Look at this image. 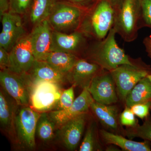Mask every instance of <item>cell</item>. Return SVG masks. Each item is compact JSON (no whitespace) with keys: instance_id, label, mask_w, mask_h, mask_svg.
Listing matches in <instances>:
<instances>
[{"instance_id":"cell-28","label":"cell","mask_w":151,"mask_h":151,"mask_svg":"<svg viewBox=\"0 0 151 151\" xmlns=\"http://www.w3.org/2000/svg\"><path fill=\"white\" fill-rule=\"evenodd\" d=\"M96 141L94 129L92 127H89L86 131L83 140L80 145V151H94L95 148Z\"/></svg>"},{"instance_id":"cell-32","label":"cell","mask_w":151,"mask_h":151,"mask_svg":"<svg viewBox=\"0 0 151 151\" xmlns=\"http://www.w3.org/2000/svg\"><path fill=\"white\" fill-rule=\"evenodd\" d=\"M10 65L9 52L0 47V67L1 70L8 69Z\"/></svg>"},{"instance_id":"cell-8","label":"cell","mask_w":151,"mask_h":151,"mask_svg":"<svg viewBox=\"0 0 151 151\" xmlns=\"http://www.w3.org/2000/svg\"><path fill=\"white\" fill-rule=\"evenodd\" d=\"M17 112L14 125L19 141L28 148L35 147L37 125L40 113L31 107L22 106Z\"/></svg>"},{"instance_id":"cell-31","label":"cell","mask_w":151,"mask_h":151,"mask_svg":"<svg viewBox=\"0 0 151 151\" xmlns=\"http://www.w3.org/2000/svg\"><path fill=\"white\" fill-rule=\"evenodd\" d=\"M151 108V102L136 104L131 107V109L135 116L142 119H146L149 116Z\"/></svg>"},{"instance_id":"cell-14","label":"cell","mask_w":151,"mask_h":151,"mask_svg":"<svg viewBox=\"0 0 151 151\" xmlns=\"http://www.w3.org/2000/svg\"><path fill=\"white\" fill-rule=\"evenodd\" d=\"M94 100L88 89L85 88L69 108L51 111L49 114L56 126L60 127L76 116L87 113Z\"/></svg>"},{"instance_id":"cell-30","label":"cell","mask_w":151,"mask_h":151,"mask_svg":"<svg viewBox=\"0 0 151 151\" xmlns=\"http://www.w3.org/2000/svg\"><path fill=\"white\" fill-rule=\"evenodd\" d=\"M135 116L131 108L126 107L120 116V123L123 126L128 127H134L137 124Z\"/></svg>"},{"instance_id":"cell-7","label":"cell","mask_w":151,"mask_h":151,"mask_svg":"<svg viewBox=\"0 0 151 151\" xmlns=\"http://www.w3.org/2000/svg\"><path fill=\"white\" fill-rule=\"evenodd\" d=\"M62 91L60 84L50 81H40L33 84L30 104L38 112H46L55 108Z\"/></svg>"},{"instance_id":"cell-10","label":"cell","mask_w":151,"mask_h":151,"mask_svg":"<svg viewBox=\"0 0 151 151\" xmlns=\"http://www.w3.org/2000/svg\"><path fill=\"white\" fill-rule=\"evenodd\" d=\"M10 71L18 74L28 73L35 60L30 35H25L10 51Z\"/></svg>"},{"instance_id":"cell-15","label":"cell","mask_w":151,"mask_h":151,"mask_svg":"<svg viewBox=\"0 0 151 151\" xmlns=\"http://www.w3.org/2000/svg\"><path fill=\"white\" fill-rule=\"evenodd\" d=\"M99 65L84 58H79L72 70L68 73L67 78L72 85L82 89L89 88L93 78L103 70Z\"/></svg>"},{"instance_id":"cell-35","label":"cell","mask_w":151,"mask_h":151,"mask_svg":"<svg viewBox=\"0 0 151 151\" xmlns=\"http://www.w3.org/2000/svg\"><path fill=\"white\" fill-rule=\"evenodd\" d=\"M112 5L116 13L119 12L123 4L124 0H106Z\"/></svg>"},{"instance_id":"cell-33","label":"cell","mask_w":151,"mask_h":151,"mask_svg":"<svg viewBox=\"0 0 151 151\" xmlns=\"http://www.w3.org/2000/svg\"><path fill=\"white\" fill-rule=\"evenodd\" d=\"M10 7V0H0V14L7 12Z\"/></svg>"},{"instance_id":"cell-34","label":"cell","mask_w":151,"mask_h":151,"mask_svg":"<svg viewBox=\"0 0 151 151\" xmlns=\"http://www.w3.org/2000/svg\"><path fill=\"white\" fill-rule=\"evenodd\" d=\"M143 44L146 49L148 56L151 59V35L147 37L143 40Z\"/></svg>"},{"instance_id":"cell-19","label":"cell","mask_w":151,"mask_h":151,"mask_svg":"<svg viewBox=\"0 0 151 151\" xmlns=\"http://www.w3.org/2000/svg\"><path fill=\"white\" fill-rule=\"evenodd\" d=\"M100 134L102 139L106 144L118 146L123 150L127 151H150V142L145 140L144 142H135L130 139L115 134L101 130Z\"/></svg>"},{"instance_id":"cell-25","label":"cell","mask_w":151,"mask_h":151,"mask_svg":"<svg viewBox=\"0 0 151 151\" xmlns=\"http://www.w3.org/2000/svg\"><path fill=\"white\" fill-rule=\"evenodd\" d=\"M125 133L130 139L139 137L151 142V116H148L141 126L137 124L134 127H128Z\"/></svg>"},{"instance_id":"cell-18","label":"cell","mask_w":151,"mask_h":151,"mask_svg":"<svg viewBox=\"0 0 151 151\" xmlns=\"http://www.w3.org/2000/svg\"><path fill=\"white\" fill-rule=\"evenodd\" d=\"M19 106L2 88L0 91V122L3 129L9 132L15 127V119Z\"/></svg>"},{"instance_id":"cell-1","label":"cell","mask_w":151,"mask_h":151,"mask_svg":"<svg viewBox=\"0 0 151 151\" xmlns=\"http://www.w3.org/2000/svg\"><path fill=\"white\" fill-rule=\"evenodd\" d=\"M116 34L112 28L105 38L92 40L83 53L84 58L109 71L120 65L134 64L135 61L118 45L115 38Z\"/></svg>"},{"instance_id":"cell-23","label":"cell","mask_w":151,"mask_h":151,"mask_svg":"<svg viewBox=\"0 0 151 151\" xmlns=\"http://www.w3.org/2000/svg\"><path fill=\"white\" fill-rule=\"evenodd\" d=\"M56 124L49 113H40L37 125L36 132L38 137L43 142L51 140L54 135Z\"/></svg>"},{"instance_id":"cell-26","label":"cell","mask_w":151,"mask_h":151,"mask_svg":"<svg viewBox=\"0 0 151 151\" xmlns=\"http://www.w3.org/2000/svg\"><path fill=\"white\" fill-rule=\"evenodd\" d=\"M140 9V27L151 29V0H138Z\"/></svg>"},{"instance_id":"cell-5","label":"cell","mask_w":151,"mask_h":151,"mask_svg":"<svg viewBox=\"0 0 151 151\" xmlns=\"http://www.w3.org/2000/svg\"><path fill=\"white\" fill-rule=\"evenodd\" d=\"M0 81L3 89L19 106H28L33 85L28 73L18 74L8 69L1 70Z\"/></svg>"},{"instance_id":"cell-21","label":"cell","mask_w":151,"mask_h":151,"mask_svg":"<svg viewBox=\"0 0 151 151\" xmlns=\"http://www.w3.org/2000/svg\"><path fill=\"white\" fill-rule=\"evenodd\" d=\"M79 58L72 53L54 50L48 53L44 61L58 71L67 74L72 70Z\"/></svg>"},{"instance_id":"cell-13","label":"cell","mask_w":151,"mask_h":151,"mask_svg":"<svg viewBox=\"0 0 151 151\" xmlns=\"http://www.w3.org/2000/svg\"><path fill=\"white\" fill-rule=\"evenodd\" d=\"M47 19L36 24L30 34L33 52L35 59L45 60L52 51V32Z\"/></svg>"},{"instance_id":"cell-9","label":"cell","mask_w":151,"mask_h":151,"mask_svg":"<svg viewBox=\"0 0 151 151\" xmlns=\"http://www.w3.org/2000/svg\"><path fill=\"white\" fill-rule=\"evenodd\" d=\"M88 89L97 103L110 105L118 101L116 84L111 72L108 70L103 69L94 76Z\"/></svg>"},{"instance_id":"cell-22","label":"cell","mask_w":151,"mask_h":151,"mask_svg":"<svg viewBox=\"0 0 151 151\" xmlns=\"http://www.w3.org/2000/svg\"><path fill=\"white\" fill-rule=\"evenodd\" d=\"M151 102V81L148 76L143 78L127 95L125 103L126 107L131 108L136 104Z\"/></svg>"},{"instance_id":"cell-6","label":"cell","mask_w":151,"mask_h":151,"mask_svg":"<svg viewBox=\"0 0 151 151\" xmlns=\"http://www.w3.org/2000/svg\"><path fill=\"white\" fill-rule=\"evenodd\" d=\"M84 11L76 5L60 4L51 9L47 20L55 31H75L80 26Z\"/></svg>"},{"instance_id":"cell-16","label":"cell","mask_w":151,"mask_h":151,"mask_svg":"<svg viewBox=\"0 0 151 151\" xmlns=\"http://www.w3.org/2000/svg\"><path fill=\"white\" fill-rule=\"evenodd\" d=\"M86 113L76 116L60 127V137L65 147L70 150L77 148L86 123Z\"/></svg>"},{"instance_id":"cell-24","label":"cell","mask_w":151,"mask_h":151,"mask_svg":"<svg viewBox=\"0 0 151 151\" xmlns=\"http://www.w3.org/2000/svg\"><path fill=\"white\" fill-rule=\"evenodd\" d=\"M51 9L50 0H33L30 14L31 21L37 24L46 19Z\"/></svg>"},{"instance_id":"cell-37","label":"cell","mask_w":151,"mask_h":151,"mask_svg":"<svg viewBox=\"0 0 151 151\" xmlns=\"http://www.w3.org/2000/svg\"><path fill=\"white\" fill-rule=\"evenodd\" d=\"M147 76L148 77L149 79H150V81H151V74Z\"/></svg>"},{"instance_id":"cell-17","label":"cell","mask_w":151,"mask_h":151,"mask_svg":"<svg viewBox=\"0 0 151 151\" xmlns=\"http://www.w3.org/2000/svg\"><path fill=\"white\" fill-rule=\"evenodd\" d=\"M28 73L33 84L40 81H50L60 84L67 79V74L58 71L43 60H35Z\"/></svg>"},{"instance_id":"cell-29","label":"cell","mask_w":151,"mask_h":151,"mask_svg":"<svg viewBox=\"0 0 151 151\" xmlns=\"http://www.w3.org/2000/svg\"><path fill=\"white\" fill-rule=\"evenodd\" d=\"M32 0H10L12 12L22 14L25 12L30 6Z\"/></svg>"},{"instance_id":"cell-4","label":"cell","mask_w":151,"mask_h":151,"mask_svg":"<svg viewBox=\"0 0 151 151\" xmlns=\"http://www.w3.org/2000/svg\"><path fill=\"white\" fill-rule=\"evenodd\" d=\"M118 96L125 102L127 95L140 80L151 74V67L141 60L133 64H123L110 71Z\"/></svg>"},{"instance_id":"cell-36","label":"cell","mask_w":151,"mask_h":151,"mask_svg":"<svg viewBox=\"0 0 151 151\" xmlns=\"http://www.w3.org/2000/svg\"><path fill=\"white\" fill-rule=\"evenodd\" d=\"M70 1L76 4H78V6L79 8L85 10L83 7L84 6L87 5L88 3L90 2L91 0H70Z\"/></svg>"},{"instance_id":"cell-2","label":"cell","mask_w":151,"mask_h":151,"mask_svg":"<svg viewBox=\"0 0 151 151\" xmlns=\"http://www.w3.org/2000/svg\"><path fill=\"white\" fill-rule=\"evenodd\" d=\"M116 12L106 0H97L92 6L84 11L77 30L92 40L105 38L113 28Z\"/></svg>"},{"instance_id":"cell-20","label":"cell","mask_w":151,"mask_h":151,"mask_svg":"<svg viewBox=\"0 0 151 151\" xmlns=\"http://www.w3.org/2000/svg\"><path fill=\"white\" fill-rule=\"evenodd\" d=\"M90 109L100 122L107 128L116 130L118 128V110L114 105H104L92 102Z\"/></svg>"},{"instance_id":"cell-12","label":"cell","mask_w":151,"mask_h":151,"mask_svg":"<svg viewBox=\"0 0 151 151\" xmlns=\"http://www.w3.org/2000/svg\"><path fill=\"white\" fill-rule=\"evenodd\" d=\"M89 38L83 32L75 31L70 34L52 32V51L57 50L72 53L78 56L86 50Z\"/></svg>"},{"instance_id":"cell-27","label":"cell","mask_w":151,"mask_h":151,"mask_svg":"<svg viewBox=\"0 0 151 151\" xmlns=\"http://www.w3.org/2000/svg\"><path fill=\"white\" fill-rule=\"evenodd\" d=\"M75 86H72L68 89L63 91L59 101L55 106V110H63L69 108L73 104L74 100V88Z\"/></svg>"},{"instance_id":"cell-3","label":"cell","mask_w":151,"mask_h":151,"mask_svg":"<svg viewBox=\"0 0 151 151\" xmlns=\"http://www.w3.org/2000/svg\"><path fill=\"white\" fill-rule=\"evenodd\" d=\"M140 9L138 0H124L116 13L113 28L126 42L134 41L138 37L140 27Z\"/></svg>"},{"instance_id":"cell-11","label":"cell","mask_w":151,"mask_h":151,"mask_svg":"<svg viewBox=\"0 0 151 151\" xmlns=\"http://www.w3.org/2000/svg\"><path fill=\"white\" fill-rule=\"evenodd\" d=\"M1 18L2 29L0 34V47L10 52L19 40L25 35V31L18 14L7 12Z\"/></svg>"}]
</instances>
